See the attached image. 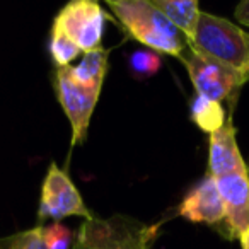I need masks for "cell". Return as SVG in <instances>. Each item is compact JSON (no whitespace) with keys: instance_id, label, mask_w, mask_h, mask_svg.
<instances>
[{"instance_id":"cell-15","label":"cell","mask_w":249,"mask_h":249,"mask_svg":"<svg viewBox=\"0 0 249 249\" xmlns=\"http://www.w3.org/2000/svg\"><path fill=\"white\" fill-rule=\"evenodd\" d=\"M128 63L133 77H137V79H149V77L156 75L159 72L162 62H160L159 53L147 48V50H137V52H133Z\"/></svg>"},{"instance_id":"cell-2","label":"cell","mask_w":249,"mask_h":249,"mask_svg":"<svg viewBox=\"0 0 249 249\" xmlns=\"http://www.w3.org/2000/svg\"><path fill=\"white\" fill-rule=\"evenodd\" d=\"M190 46L249 80V33L229 19L201 12Z\"/></svg>"},{"instance_id":"cell-8","label":"cell","mask_w":249,"mask_h":249,"mask_svg":"<svg viewBox=\"0 0 249 249\" xmlns=\"http://www.w3.org/2000/svg\"><path fill=\"white\" fill-rule=\"evenodd\" d=\"M225 212V224L232 237L241 239L249 231V176L248 169L215 178Z\"/></svg>"},{"instance_id":"cell-18","label":"cell","mask_w":249,"mask_h":249,"mask_svg":"<svg viewBox=\"0 0 249 249\" xmlns=\"http://www.w3.org/2000/svg\"><path fill=\"white\" fill-rule=\"evenodd\" d=\"M234 16L241 24L249 26V0H242L241 4H237L234 11Z\"/></svg>"},{"instance_id":"cell-12","label":"cell","mask_w":249,"mask_h":249,"mask_svg":"<svg viewBox=\"0 0 249 249\" xmlns=\"http://www.w3.org/2000/svg\"><path fill=\"white\" fill-rule=\"evenodd\" d=\"M107 72V50L103 46L92 52L84 53V58L80 60L79 65H70V75L73 82L79 84L80 87L89 90H97L101 92L104 77Z\"/></svg>"},{"instance_id":"cell-16","label":"cell","mask_w":249,"mask_h":249,"mask_svg":"<svg viewBox=\"0 0 249 249\" xmlns=\"http://www.w3.org/2000/svg\"><path fill=\"white\" fill-rule=\"evenodd\" d=\"M0 249H46L41 239V227L16 232L0 239Z\"/></svg>"},{"instance_id":"cell-10","label":"cell","mask_w":249,"mask_h":249,"mask_svg":"<svg viewBox=\"0 0 249 249\" xmlns=\"http://www.w3.org/2000/svg\"><path fill=\"white\" fill-rule=\"evenodd\" d=\"M237 132L232 123V114H229L225 123L217 132L210 133V145H208V174L220 178L225 174L244 171L246 162L239 152Z\"/></svg>"},{"instance_id":"cell-4","label":"cell","mask_w":249,"mask_h":249,"mask_svg":"<svg viewBox=\"0 0 249 249\" xmlns=\"http://www.w3.org/2000/svg\"><path fill=\"white\" fill-rule=\"evenodd\" d=\"M179 60L186 67L196 96H201L205 99L222 103L225 99H231L232 94L237 92L239 87L246 84V79L241 73L200 55L191 48L190 43Z\"/></svg>"},{"instance_id":"cell-1","label":"cell","mask_w":249,"mask_h":249,"mask_svg":"<svg viewBox=\"0 0 249 249\" xmlns=\"http://www.w3.org/2000/svg\"><path fill=\"white\" fill-rule=\"evenodd\" d=\"M123 28L142 45L156 53H167L179 58L188 41L150 0H107Z\"/></svg>"},{"instance_id":"cell-20","label":"cell","mask_w":249,"mask_h":249,"mask_svg":"<svg viewBox=\"0 0 249 249\" xmlns=\"http://www.w3.org/2000/svg\"><path fill=\"white\" fill-rule=\"evenodd\" d=\"M246 167H248V176H249V164H246Z\"/></svg>"},{"instance_id":"cell-6","label":"cell","mask_w":249,"mask_h":249,"mask_svg":"<svg viewBox=\"0 0 249 249\" xmlns=\"http://www.w3.org/2000/svg\"><path fill=\"white\" fill-rule=\"evenodd\" d=\"M104 11L92 0H73L56 14L53 24L60 28L84 53L101 48Z\"/></svg>"},{"instance_id":"cell-9","label":"cell","mask_w":249,"mask_h":249,"mask_svg":"<svg viewBox=\"0 0 249 249\" xmlns=\"http://www.w3.org/2000/svg\"><path fill=\"white\" fill-rule=\"evenodd\" d=\"M179 215L193 224L215 225L225 220L224 203L213 176L207 173L200 183L188 191L179 205Z\"/></svg>"},{"instance_id":"cell-19","label":"cell","mask_w":249,"mask_h":249,"mask_svg":"<svg viewBox=\"0 0 249 249\" xmlns=\"http://www.w3.org/2000/svg\"><path fill=\"white\" fill-rule=\"evenodd\" d=\"M239 241H241V246H242V249H249V231L246 232V234L242 235V237L239 239Z\"/></svg>"},{"instance_id":"cell-5","label":"cell","mask_w":249,"mask_h":249,"mask_svg":"<svg viewBox=\"0 0 249 249\" xmlns=\"http://www.w3.org/2000/svg\"><path fill=\"white\" fill-rule=\"evenodd\" d=\"M82 217L84 220H92L94 215L86 207L79 190L67 171L60 169L56 164H50L48 173L41 184V198H39L38 218H52L60 222L65 217Z\"/></svg>"},{"instance_id":"cell-14","label":"cell","mask_w":249,"mask_h":249,"mask_svg":"<svg viewBox=\"0 0 249 249\" xmlns=\"http://www.w3.org/2000/svg\"><path fill=\"white\" fill-rule=\"evenodd\" d=\"M50 53L58 67H70V62L82 53V50L65 35L60 28L53 24L50 36Z\"/></svg>"},{"instance_id":"cell-21","label":"cell","mask_w":249,"mask_h":249,"mask_svg":"<svg viewBox=\"0 0 249 249\" xmlns=\"http://www.w3.org/2000/svg\"><path fill=\"white\" fill-rule=\"evenodd\" d=\"M145 249H152V244H150V246H147V248Z\"/></svg>"},{"instance_id":"cell-13","label":"cell","mask_w":249,"mask_h":249,"mask_svg":"<svg viewBox=\"0 0 249 249\" xmlns=\"http://www.w3.org/2000/svg\"><path fill=\"white\" fill-rule=\"evenodd\" d=\"M191 120H193L195 123L198 124V128H201L203 132L213 133L225 123L227 116H225L222 103L196 96L193 103H191Z\"/></svg>"},{"instance_id":"cell-3","label":"cell","mask_w":249,"mask_h":249,"mask_svg":"<svg viewBox=\"0 0 249 249\" xmlns=\"http://www.w3.org/2000/svg\"><path fill=\"white\" fill-rule=\"evenodd\" d=\"M157 225L114 215L111 218L84 220L72 249H145L154 244Z\"/></svg>"},{"instance_id":"cell-7","label":"cell","mask_w":249,"mask_h":249,"mask_svg":"<svg viewBox=\"0 0 249 249\" xmlns=\"http://www.w3.org/2000/svg\"><path fill=\"white\" fill-rule=\"evenodd\" d=\"M55 90L72 126V147L84 143L101 92L84 89L73 82L70 75V67H60L56 70Z\"/></svg>"},{"instance_id":"cell-17","label":"cell","mask_w":249,"mask_h":249,"mask_svg":"<svg viewBox=\"0 0 249 249\" xmlns=\"http://www.w3.org/2000/svg\"><path fill=\"white\" fill-rule=\"evenodd\" d=\"M41 239L46 249H70L73 234L63 224L53 222V224L41 227Z\"/></svg>"},{"instance_id":"cell-11","label":"cell","mask_w":249,"mask_h":249,"mask_svg":"<svg viewBox=\"0 0 249 249\" xmlns=\"http://www.w3.org/2000/svg\"><path fill=\"white\" fill-rule=\"evenodd\" d=\"M150 2L190 43L201 14L196 0H150Z\"/></svg>"}]
</instances>
